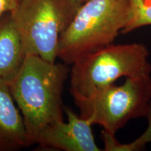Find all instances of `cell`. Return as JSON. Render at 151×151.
I'll return each instance as SVG.
<instances>
[{"label": "cell", "instance_id": "obj_12", "mask_svg": "<svg viewBox=\"0 0 151 151\" xmlns=\"http://www.w3.org/2000/svg\"><path fill=\"white\" fill-rule=\"evenodd\" d=\"M78 1H79V2H81V4H83L85 2H86V1H89V0H78Z\"/></svg>", "mask_w": 151, "mask_h": 151}, {"label": "cell", "instance_id": "obj_3", "mask_svg": "<svg viewBox=\"0 0 151 151\" xmlns=\"http://www.w3.org/2000/svg\"><path fill=\"white\" fill-rule=\"evenodd\" d=\"M82 4L78 0H22L11 14L26 55L55 62L60 38Z\"/></svg>", "mask_w": 151, "mask_h": 151}, {"label": "cell", "instance_id": "obj_6", "mask_svg": "<svg viewBox=\"0 0 151 151\" xmlns=\"http://www.w3.org/2000/svg\"><path fill=\"white\" fill-rule=\"evenodd\" d=\"M67 122H52L38 133L34 145L52 150L100 151L92 134V124L81 118L68 107L64 106Z\"/></svg>", "mask_w": 151, "mask_h": 151}, {"label": "cell", "instance_id": "obj_10", "mask_svg": "<svg viewBox=\"0 0 151 151\" xmlns=\"http://www.w3.org/2000/svg\"><path fill=\"white\" fill-rule=\"evenodd\" d=\"M130 17L121 32L127 35L138 28L151 25V0H129Z\"/></svg>", "mask_w": 151, "mask_h": 151}, {"label": "cell", "instance_id": "obj_2", "mask_svg": "<svg viewBox=\"0 0 151 151\" xmlns=\"http://www.w3.org/2000/svg\"><path fill=\"white\" fill-rule=\"evenodd\" d=\"M129 0H89L60 38L58 58L71 65L112 44L127 24Z\"/></svg>", "mask_w": 151, "mask_h": 151}, {"label": "cell", "instance_id": "obj_8", "mask_svg": "<svg viewBox=\"0 0 151 151\" xmlns=\"http://www.w3.org/2000/svg\"><path fill=\"white\" fill-rule=\"evenodd\" d=\"M26 57L11 13L0 18V78L11 81L21 68Z\"/></svg>", "mask_w": 151, "mask_h": 151}, {"label": "cell", "instance_id": "obj_7", "mask_svg": "<svg viewBox=\"0 0 151 151\" xmlns=\"http://www.w3.org/2000/svg\"><path fill=\"white\" fill-rule=\"evenodd\" d=\"M16 104L8 83L0 78V151L29 147L23 118Z\"/></svg>", "mask_w": 151, "mask_h": 151}, {"label": "cell", "instance_id": "obj_11", "mask_svg": "<svg viewBox=\"0 0 151 151\" xmlns=\"http://www.w3.org/2000/svg\"><path fill=\"white\" fill-rule=\"evenodd\" d=\"M22 0H0V18L16 10Z\"/></svg>", "mask_w": 151, "mask_h": 151}, {"label": "cell", "instance_id": "obj_9", "mask_svg": "<svg viewBox=\"0 0 151 151\" xmlns=\"http://www.w3.org/2000/svg\"><path fill=\"white\" fill-rule=\"evenodd\" d=\"M148 125L147 129L139 138L129 143H120L117 140L115 134L106 131L101 132V139L104 145L105 151H137L144 148L146 144L151 143V99L149 103L147 113Z\"/></svg>", "mask_w": 151, "mask_h": 151}, {"label": "cell", "instance_id": "obj_1", "mask_svg": "<svg viewBox=\"0 0 151 151\" xmlns=\"http://www.w3.org/2000/svg\"><path fill=\"white\" fill-rule=\"evenodd\" d=\"M70 69L64 62L27 55L18 72L7 82L23 118L29 146L43 127L64 120L62 93Z\"/></svg>", "mask_w": 151, "mask_h": 151}, {"label": "cell", "instance_id": "obj_5", "mask_svg": "<svg viewBox=\"0 0 151 151\" xmlns=\"http://www.w3.org/2000/svg\"><path fill=\"white\" fill-rule=\"evenodd\" d=\"M79 116L116 134L132 119L146 117L151 99V78H126L121 86L108 85L88 96L73 95Z\"/></svg>", "mask_w": 151, "mask_h": 151}, {"label": "cell", "instance_id": "obj_4", "mask_svg": "<svg viewBox=\"0 0 151 151\" xmlns=\"http://www.w3.org/2000/svg\"><path fill=\"white\" fill-rule=\"evenodd\" d=\"M149 51L143 43L111 44L71 65V95L88 96L121 77L150 76Z\"/></svg>", "mask_w": 151, "mask_h": 151}]
</instances>
